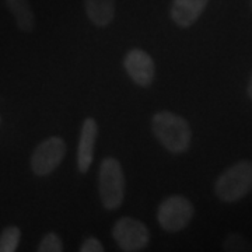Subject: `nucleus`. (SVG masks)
I'll return each instance as SVG.
<instances>
[{
    "label": "nucleus",
    "mask_w": 252,
    "mask_h": 252,
    "mask_svg": "<svg viewBox=\"0 0 252 252\" xmlns=\"http://www.w3.org/2000/svg\"><path fill=\"white\" fill-rule=\"evenodd\" d=\"M223 250L227 252H244L252 251V245L248 243L247 238H244L243 235L231 233L224 238L223 241Z\"/></svg>",
    "instance_id": "obj_13"
},
{
    "label": "nucleus",
    "mask_w": 252,
    "mask_h": 252,
    "mask_svg": "<svg viewBox=\"0 0 252 252\" xmlns=\"http://www.w3.org/2000/svg\"><path fill=\"white\" fill-rule=\"evenodd\" d=\"M112 237L118 247L126 252L143 251L150 243L149 228L133 217H122L112 227Z\"/></svg>",
    "instance_id": "obj_6"
},
{
    "label": "nucleus",
    "mask_w": 252,
    "mask_h": 252,
    "mask_svg": "<svg viewBox=\"0 0 252 252\" xmlns=\"http://www.w3.org/2000/svg\"><path fill=\"white\" fill-rule=\"evenodd\" d=\"M7 9L23 32H31L35 27V16L28 0H6Z\"/></svg>",
    "instance_id": "obj_11"
},
{
    "label": "nucleus",
    "mask_w": 252,
    "mask_h": 252,
    "mask_svg": "<svg viewBox=\"0 0 252 252\" xmlns=\"http://www.w3.org/2000/svg\"><path fill=\"white\" fill-rule=\"evenodd\" d=\"M126 73L133 80L135 84L140 87H149L154 80L156 74V64L153 58L143 49L135 48L129 51L124 61Z\"/></svg>",
    "instance_id": "obj_7"
},
{
    "label": "nucleus",
    "mask_w": 252,
    "mask_h": 252,
    "mask_svg": "<svg viewBox=\"0 0 252 252\" xmlns=\"http://www.w3.org/2000/svg\"><path fill=\"white\" fill-rule=\"evenodd\" d=\"M248 97L252 99V76H251V79H250V83H248Z\"/></svg>",
    "instance_id": "obj_16"
},
{
    "label": "nucleus",
    "mask_w": 252,
    "mask_h": 252,
    "mask_svg": "<svg viewBox=\"0 0 252 252\" xmlns=\"http://www.w3.org/2000/svg\"><path fill=\"white\" fill-rule=\"evenodd\" d=\"M0 122H1V118H0Z\"/></svg>",
    "instance_id": "obj_17"
},
{
    "label": "nucleus",
    "mask_w": 252,
    "mask_h": 252,
    "mask_svg": "<svg viewBox=\"0 0 252 252\" xmlns=\"http://www.w3.org/2000/svg\"><path fill=\"white\" fill-rule=\"evenodd\" d=\"M67 146L62 137L51 136L36 146L32 152L30 165L36 177H46L61 165L66 156Z\"/></svg>",
    "instance_id": "obj_5"
},
{
    "label": "nucleus",
    "mask_w": 252,
    "mask_h": 252,
    "mask_svg": "<svg viewBox=\"0 0 252 252\" xmlns=\"http://www.w3.org/2000/svg\"><path fill=\"white\" fill-rule=\"evenodd\" d=\"M98 192L101 203L107 210H117L125 199V175L115 157H107L101 161Z\"/></svg>",
    "instance_id": "obj_3"
},
{
    "label": "nucleus",
    "mask_w": 252,
    "mask_h": 252,
    "mask_svg": "<svg viewBox=\"0 0 252 252\" xmlns=\"http://www.w3.org/2000/svg\"><path fill=\"white\" fill-rule=\"evenodd\" d=\"M104 245L102 243L97 240L95 237H89L87 240H84L80 247L81 252H104Z\"/></svg>",
    "instance_id": "obj_15"
},
{
    "label": "nucleus",
    "mask_w": 252,
    "mask_h": 252,
    "mask_svg": "<svg viewBox=\"0 0 252 252\" xmlns=\"http://www.w3.org/2000/svg\"><path fill=\"white\" fill-rule=\"evenodd\" d=\"M152 130L170 153H185L192 140L188 121L171 111H158L152 119Z\"/></svg>",
    "instance_id": "obj_1"
},
{
    "label": "nucleus",
    "mask_w": 252,
    "mask_h": 252,
    "mask_svg": "<svg viewBox=\"0 0 252 252\" xmlns=\"http://www.w3.org/2000/svg\"><path fill=\"white\" fill-rule=\"evenodd\" d=\"M195 207L188 198L174 195L162 200L157 210L158 224L167 233H180L192 221Z\"/></svg>",
    "instance_id": "obj_4"
},
{
    "label": "nucleus",
    "mask_w": 252,
    "mask_h": 252,
    "mask_svg": "<svg viewBox=\"0 0 252 252\" xmlns=\"http://www.w3.org/2000/svg\"><path fill=\"white\" fill-rule=\"evenodd\" d=\"M251 3H252V0H251Z\"/></svg>",
    "instance_id": "obj_18"
},
{
    "label": "nucleus",
    "mask_w": 252,
    "mask_h": 252,
    "mask_svg": "<svg viewBox=\"0 0 252 252\" xmlns=\"http://www.w3.org/2000/svg\"><path fill=\"white\" fill-rule=\"evenodd\" d=\"M252 190V161L241 160L228 167L215 184V193L221 202L234 203Z\"/></svg>",
    "instance_id": "obj_2"
},
{
    "label": "nucleus",
    "mask_w": 252,
    "mask_h": 252,
    "mask_svg": "<svg viewBox=\"0 0 252 252\" xmlns=\"http://www.w3.org/2000/svg\"><path fill=\"white\" fill-rule=\"evenodd\" d=\"M209 0H172L170 16L181 28L193 26L206 9Z\"/></svg>",
    "instance_id": "obj_9"
},
{
    "label": "nucleus",
    "mask_w": 252,
    "mask_h": 252,
    "mask_svg": "<svg viewBox=\"0 0 252 252\" xmlns=\"http://www.w3.org/2000/svg\"><path fill=\"white\" fill-rule=\"evenodd\" d=\"M86 14L95 27H107L112 23L117 11L115 0H84Z\"/></svg>",
    "instance_id": "obj_10"
},
{
    "label": "nucleus",
    "mask_w": 252,
    "mask_h": 252,
    "mask_svg": "<svg viewBox=\"0 0 252 252\" xmlns=\"http://www.w3.org/2000/svg\"><path fill=\"white\" fill-rule=\"evenodd\" d=\"M21 238V231L16 225H7L0 233V252L17 251Z\"/></svg>",
    "instance_id": "obj_12"
},
{
    "label": "nucleus",
    "mask_w": 252,
    "mask_h": 252,
    "mask_svg": "<svg viewBox=\"0 0 252 252\" xmlns=\"http://www.w3.org/2000/svg\"><path fill=\"white\" fill-rule=\"evenodd\" d=\"M98 135V125L94 118H86L81 124L80 139L77 147V168L81 174L90 170L94 160V149Z\"/></svg>",
    "instance_id": "obj_8"
},
{
    "label": "nucleus",
    "mask_w": 252,
    "mask_h": 252,
    "mask_svg": "<svg viewBox=\"0 0 252 252\" xmlns=\"http://www.w3.org/2000/svg\"><path fill=\"white\" fill-rule=\"evenodd\" d=\"M39 252H62L63 243L56 233H48L36 248Z\"/></svg>",
    "instance_id": "obj_14"
}]
</instances>
